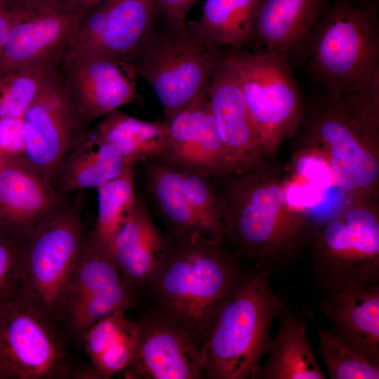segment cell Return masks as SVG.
Returning a JSON list of instances; mask_svg holds the SVG:
<instances>
[{
    "label": "cell",
    "instance_id": "7c38bea8",
    "mask_svg": "<svg viewBox=\"0 0 379 379\" xmlns=\"http://www.w3.org/2000/svg\"><path fill=\"white\" fill-rule=\"evenodd\" d=\"M22 119L25 158L52 185L87 125L80 117L58 67L50 69Z\"/></svg>",
    "mask_w": 379,
    "mask_h": 379
},
{
    "label": "cell",
    "instance_id": "74e56055",
    "mask_svg": "<svg viewBox=\"0 0 379 379\" xmlns=\"http://www.w3.org/2000/svg\"><path fill=\"white\" fill-rule=\"evenodd\" d=\"M0 228L6 229L4 226V223L3 222L1 213H0Z\"/></svg>",
    "mask_w": 379,
    "mask_h": 379
},
{
    "label": "cell",
    "instance_id": "d4e9b609",
    "mask_svg": "<svg viewBox=\"0 0 379 379\" xmlns=\"http://www.w3.org/2000/svg\"><path fill=\"white\" fill-rule=\"evenodd\" d=\"M138 324L117 312L98 320L81 339L91 367L100 378L121 373L132 361L138 339Z\"/></svg>",
    "mask_w": 379,
    "mask_h": 379
},
{
    "label": "cell",
    "instance_id": "4316f807",
    "mask_svg": "<svg viewBox=\"0 0 379 379\" xmlns=\"http://www.w3.org/2000/svg\"><path fill=\"white\" fill-rule=\"evenodd\" d=\"M260 0H205L200 17L188 21L208 45L239 47L255 38Z\"/></svg>",
    "mask_w": 379,
    "mask_h": 379
},
{
    "label": "cell",
    "instance_id": "4dcf8cb0",
    "mask_svg": "<svg viewBox=\"0 0 379 379\" xmlns=\"http://www.w3.org/2000/svg\"><path fill=\"white\" fill-rule=\"evenodd\" d=\"M319 352L330 379H378L379 366L358 354L328 329L317 330Z\"/></svg>",
    "mask_w": 379,
    "mask_h": 379
},
{
    "label": "cell",
    "instance_id": "d6986e66",
    "mask_svg": "<svg viewBox=\"0 0 379 379\" xmlns=\"http://www.w3.org/2000/svg\"><path fill=\"white\" fill-rule=\"evenodd\" d=\"M317 305L328 331L347 347L379 366V284L321 291Z\"/></svg>",
    "mask_w": 379,
    "mask_h": 379
},
{
    "label": "cell",
    "instance_id": "cb8c5ba5",
    "mask_svg": "<svg viewBox=\"0 0 379 379\" xmlns=\"http://www.w3.org/2000/svg\"><path fill=\"white\" fill-rule=\"evenodd\" d=\"M126 166L117 150L95 128L86 130L73 145L57 177L62 192L98 188L120 175Z\"/></svg>",
    "mask_w": 379,
    "mask_h": 379
},
{
    "label": "cell",
    "instance_id": "d590c367",
    "mask_svg": "<svg viewBox=\"0 0 379 379\" xmlns=\"http://www.w3.org/2000/svg\"><path fill=\"white\" fill-rule=\"evenodd\" d=\"M18 2L13 0H0V63L10 29L14 20Z\"/></svg>",
    "mask_w": 379,
    "mask_h": 379
},
{
    "label": "cell",
    "instance_id": "f546056e",
    "mask_svg": "<svg viewBox=\"0 0 379 379\" xmlns=\"http://www.w3.org/2000/svg\"><path fill=\"white\" fill-rule=\"evenodd\" d=\"M180 171L183 192L201 235L208 239L224 242L226 231L221 199L213 188L210 178Z\"/></svg>",
    "mask_w": 379,
    "mask_h": 379
},
{
    "label": "cell",
    "instance_id": "836d02e7",
    "mask_svg": "<svg viewBox=\"0 0 379 379\" xmlns=\"http://www.w3.org/2000/svg\"><path fill=\"white\" fill-rule=\"evenodd\" d=\"M22 117L0 118V153L4 159L25 157Z\"/></svg>",
    "mask_w": 379,
    "mask_h": 379
},
{
    "label": "cell",
    "instance_id": "30bf717a",
    "mask_svg": "<svg viewBox=\"0 0 379 379\" xmlns=\"http://www.w3.org/2000/svg\"><path fill=\"white\" fill-rule=\"evenodd\" d=\"M55 320L15 294L0 305V379H49L68 374Z\"/></svg>",
    "mask_w": 379,
    "mask_h": 379
},
{
    "label": "cell",
    "instance_id": "8d00e7d4",
    "mask_svg": "<svg viewBox=\"0 0 379 379\" xmlns=\"http://www.w3.org/2000/svg\"><path fill=\"white\" fill-rule=\"evenodd\" d=\"M74 10L84 15L99 4L107 0H64Z\"/></svg>",
    "mask_w": 379,
    "mask_h": 379
},
{
    "label": "cell",
    "instance_id": "4fadbf2b",
    "mask_svg": "<svg viewBox=\"0 0 379 379\" xmlns=\"http://www.w3.org/2000/svg\"><path fill=\"white\" fill-rule=\"evenodd\" d=\"M135 302V290L124 280L107 248L86 237L66 295L63 319L74 335L102 318L126 312Z\"/></svg>",
    "mask_w": 379,
    "mask_h": 379
},
{
    "label": "cell",
    "instance_id": "9a60e30c",
    "mask_svg": "<svg viewBox=\"0 0 379 379\" xmlns=\"http://www.w3.org/2000/svg\"><path fill=\"white\" fill-rule=\"evenodd\" d=\"M137 321L138 343L132 361L121 373L125 378H204L199 347L184 328L152 308Z\"/></svg>",
    "mask_w": 379,
    "mask_h": 379
},
{
    "label": "cell",
    "instance_id": "e575fe53",
    "mask_svg": "<svg viewBox=\"0 0 379 379\" xmlns=\"http://www.w3.org/2000/svg\"><path fill=\"white\" fill-rule=\"evenodd\" d=\"M199 0H158L160 17L177 25L187 22V17Z\"/></svg>",
    "mask_w": 379,
    "mask_h": 379
},
{
    "label": "cell",
    "instance_id": "277c9868",
    "mask_svg": "<svg viewBox=\"0 0 379 379\" xmlns=\"http://www.w3.org/2000/svg\"><path fill=\"white\" fill-rule=\"evenodd\" d=\"M270 276L256 267L246 271L218 307L199 347L206 378L255 379L272 341V323L286 307Z\"/></svg>",
    "mask_w": 379,
    "mask_h": 379
},
{
    "label": "cell",
    "instance_id": "3957f363",
    "mask_svg": "<svg viewBox=\"0 0 379 379\" xmlns=\"http://www.w3.org/2000/svg\"><path fill=\"white\" fill-rule=\"evenodd\" d=\"M223 244L199 234L171 238L163 267L147 287L151 308L184 328L199 347L218 307L246 272Z\"/></svg>",
    "mask_w": 379,
    "mask_h": 379
},
{
    "label": "cell",
    "instance_id": "d6a6232c",
    "mask_svg": "<svg viewBox=\"0 0 379 379\" xmlns=\"http://www.w3.org/2000/svg\"><path fill=\"white\" fill-rule=\"evenodd\" d=\"M22 236L0 229V305L15 295L20 282Z\"/></svg>",
    "mask_w": 379,
    "mask_h": 379
},
{
    "label": "cell",
    "instance_id": "7402d4cb",
    "mask_svg": "<svg viewBox=\"0 0 379 379\" xmlns=\"http://www.w3.org/2000/svg\"><path fill=\"white\" fill-rule=\"evenodd\" d=\"M326 0H260L255 37L268 53L287 56L309 40Z\"/></svg>",
    "mask_w": 379,
    "mask_h": 379
},
{
    "label": "cell",
    "instance_id": "7a4b0ae2",
    "mask_svg": "<svg viewBox=\"0 0 379 379\" xmlns=\"http://www.w3.org/2000/svg\"><path fill=\"white\" fill-rule=\"evenodd\" d=\"M301 128L296 156L321 163L345 194L379 192V82L363 92H328Z\"/></svg>",
    "mask_w": 379,
    "mask_h": 379
},
{
    "label": "cell",
    "instance_id": "484cf974",
    "mask_svg": "<svg viewBox=\"0 0 379 379\" xmlns=\"http://www.w3.org/2000/svg\"><path fill=\"white\" fill-rule=\"evenodd\" d=\"M95 128L117 150L126 166L159 161L166 149L168 131L166 121H144L115 109Z\"/></svg>",
    "mask_w": 379,
    "mask_h": 379
},
{
    "label": "cell",
    "instance_id": "603a6c76",
    "mask_svg": "<svg viewBox=\"0 0 379 379\" xmlns=\"http://www.w3.org/2000/svg\"><path fill=\"white\" fill-rule=\"evenodd\" d=\"M279 327L255 379H325L307 337L301 314L287 306L279 314Z\"/></svg>",
    "mask_w": 379,
    "mask_h": 379
},
{
    "label": "cell",
    "instance_id": "5b68a950",
    "mask_svg": "<svg viewBox=\"0 0 379 379\" xmlns=\"http://www.w3.org/2000/svg\"><path fill=\"white\" fill-rule=\"evenodd\" d=\"M378 195L347 194L333 213L317 221L307 245L320 292L378 283Z\"/></svg>",
    "mask_w": 379,
    "mask_h": 379
},
{
    "label": "cell",
    "instance_id": "ab89813d",
    "mask_svg": "<svg viewBox=\"0 0 379 379\" xmlns=\"http://www.w3.org/2000/svg\"><path fill=\"white\" fill-rule=\"evenodd\" d=\"M13 1H29V0H13Z\"/></svg>",
    "mask_w": 379,
    "mask_h": 379
},
{
    "label": "cell",
    "instance_id": "ffe728a7",
    "mask_svg": "<svg viewBox=\"0 0 379 379\" xmlns=\"http://www.w3.org/2000/svg\"><path fill=\"white\" fill-rule=\"evenodd\" d=\"M60 204L52 185L25 157L4 159L0 168V213L6 230L24 237Z\"/></svg>",
    "mask_w": 379,
    "mask_h": 379
},
{
    "label": "cell",
    "instance_id": "f1b7e54d",
    "mask_svg": "<svg viewBox=\"0 0 379 379\" xmlns=\"http://www.w3.org/2000/svg\"><path fill=\"white\" fill-rule=\"evenodd\" d=\"M98 210L90 237L106 248L124 222L135 197L133 167L97 188Z\"/></svg>",
    "mask_w": 379,
    "mask_h": 379
},
{
    "label": "cell",
    "instance_id": "ba28073f",
    "mask_svg": "<svg viewBox=\"0 0 379 379\" xmlns=\"http://www.w3.org/2000/svg\"><path fill=\"white\" fill-rule=\"evenodd\" d=\"M223 54L192 29L159 18L148 39L130 62L153 88L168 121L206 93Z\"/></svg>",
    "mask_w": 379,
    "mask_h": 379
},
{
    "label": "cell",
    "instance_id": "83f0119b",
    "mask_svg": "<svg viewBox=\"0 0 379 379\" xmlns=\"http://www.w3.org/2000/svg\"><path fill=\"white\" fill-rule=\"evenodd\" d=\"M148 162V190L171 231V237L180 239L192 234L201 235L183 192L181 171L161 161Z\"/></svg>",
    "mask_w": 379,
    "mask_h": 379
},
{
    "label": "cell",
    "instance_id": "44dd1931",
    "mask_svg": "<svg viewBox=\"0 0 379 379\" xmlns=\"http://www.w3.org/2000/svg\"><path fill=\"white\" fill-rule=\"evenodd\" d=\"M98 6V36L90 48L79 54L130 62L160 18L158 0H107Z\"/></svg>",
    "mask_w": 379,
    "mask_h": 379
},
{
    "label": "cell",
    "instance_id": "8992f818",
    "mask_svg": "<svg viewBox=\"0 0 379 379\" xmlns=\"http://www.w3.org/2000/svg\"><path fill=\"white\" fill-rule=\"evenodd\" d=\"M312 68L333 93L363 92L379 82V26L366 0H338L312 35Z\"/></svg>",
    "mask_w": 379,
    "mask_h": 379
},
{
    "label": "cell",
    "instance_id": "1f68e13d",
    "mask_svg": "<svg viewBox=\"0 0 379 379\" xmlns=\"http://www.w3.org/2000/svg\"><path fill=\"white\" fill-rule=\"evenodd\" d=\"M51 69L35 67L0 72V118L23 117Z\"/></svg>",
    "mask_w": 379,
    "mask_h": 379
},
{
    "label": "cell",
    "instance_id": "e0dca14e",
    "mask_svg": "<svg viewBox=\"0 0 379 379\" xmlns=\"http://www.w3.org/2000/svg\"><path fill=\"white\" fill-rule=\"evenodd\" d=\"M207 95L218 133L236 175L272 162L251 121L237 77L224 54L211 74Z\"/></svg>",
    "mask_w": 379,
    "mask_h": 379
},
{
    "label": "cell",
    "instance_id": "ac0fdd59",
    "mask_svg": "<svg viewBox=\"0 0 379 379\" xmlns=\"http://www.w3.org/2000/svg\"><path fill=\"white\" fill-rule=\"evenodd\" d=\"M171 244L136 197L106 248L124 280L135 291L147 288L159 274Z\"/></svg>",
    "mask_w": 379,
    "mask_h": 379
},
{
    "label": "cell",
    "instance_id": "f35d334b",
    "mask_svg": "<svg viewBox=\"0 0 379 379\" xmlns=\"http://www.w3.org/2000/svg\"><path fill=\"white\" fill-rule=\"evenodd\" d=\"M3 161H4V158L3 157L1 156V153H0V168L3 164Z\"/></svg>",
    "mask_w": 379,
    "mask_h": 379
},
{
    "label": "cell",
    "instance_id": "5bb4252c",
    "mask_svg": "<svg viewBox=\"0 0 379 379\" xmlns=\"http://www.w3.org/2000/svg\"><path fill=\"white\" fill-rule=\"evenodd\" d=\"M58 67L86 124L138 100V74L130 62L67 53Z\"/></svg>",
    "mask_w": 379,
    "mask_h": 379
},
{
    "label": "cell",
    "instance_id": "6da1fadb",
    "mask_svg": "<svg viewBox=\"0 0 379 379\" xmlns=\"http://www.w3.org/2000/svg\"><path fill=\"white\" fill-rule=\"evenodd\" d=\"M290 181L274 161L227 180L220 195L226 237L236 254L270 275L298 258L317 222L290 200Z\"/></svg>",
    "mask_w": 379,
    "mask_h": 379
},
{
    "label": "cell",
    "instance_id": "2e32d148",
    "mask_svg": "<svg viewBox=\"0 0 379 379\" xmlns=\"http://www.w3.org/2000/svg\"><path fill=\"white\" fill-rule=\"evenodd\" d=\"M166 122L167 146L157 161L208 178L227 180L236 175L218 133L207 92Z\"/></svg>",
    "mask_w": 379,
    "mask_h": 379
},
{
    "label": "cell",
    "instance_id": "52a82bcc",
    "mask_svg": "<svg viewBox=\"0 0 379 379\" xmlns=\"http://www.w3.org/2000/svg\"><path fill=\"white\" fill-rule=\"evenodd\" d=\"M83 194L60 204L37 222L22 245L17 294L55 321L63 319L67 293L86 236L81 221Z\"/></svg>",
    "mask_w": 379,
    "mask_h": 379
},
{
    "label": "cell",
    "instance_id": "9c48e42d",
    "mask_svg": "<svg viewBox=\"0 0 379 379\" xmlns=\"http://www.w3.org/2000/svg\"><path fill=\"white\" fill-rule=\"evenodd\" d=\"M224 55L237 77L267 155L274 161L281 145L300 131L305 114L287 56L239 51Z\"/></svg>",
    "mask_w": 379,
    "mask_h": 379
},
{
    "label": "cell",
    "instance_id": "8fae6325",
    "mask_svg": "<svg viewBox=\"0 0 379 379\" xmlns=\"http://www.w3.org/2000/svg\"><path fill=\"white\" fill-rule=\"evenodd\" d=\"M83 15L64 0L18 2L0 72L58 67L70 48Z\"/></svg>",
    "mask_w": 379,
    "mask_h": 379
}]
</instances>
